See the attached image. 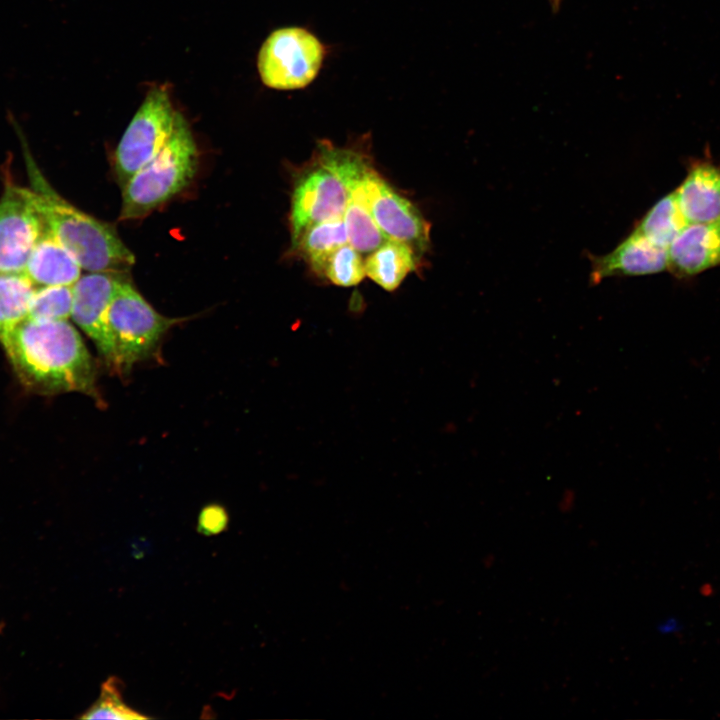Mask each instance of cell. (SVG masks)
Masks as SVG:
<instances>
[{
    "mask_svg": "<svg viewBox=\"0 0 720 720\" xmlns=\"http://www.w3.org/2000/svg\"><path fill=\"white\" fill-rule=\"evenodd\" d=\"M198 167V150L185 118L181 115L162 150L122 186L119 220L147 216L181 192Z\"/></svg>",
    "mask_w": 720,
    "mask_h": 720,
    "instance_id": "obj_3",
    "label": "cell"
},
{
    "mask_svg": "<svg viewBox=\"0 0 720 720\" xmlns=\"http://www.w3.org/2000/svg\"><path fill=\"white\" fill-rule=\"evenodd\" d=\"M34 289L25 274L0 273V340L28 318Z\"/></svg>",
    "mask_w": 720,
    "mask_h": 720,
    "instance_id": "obj_17",
    "label": "cell"
},
{
    "mask_svg": "<svg viewBox=\"0 0 720 720\" xmlns=\"http://www.w3.org/2000/svg\"><path fill=\"white\" fill-rule=\"evenodd\" d=\"M349 194L338 174L318 154L295 177L290 211L291 247L311 225L343 217Z\"/></svg>",
    "mask_w": 720,
    "mask_h": 720,
    "instance_id": "obj_7",
    "label": "cell"
},
{
    "mask_svg": "<svg viewBox=\"0 0 720 720\" xmlns=\"http://www.w3.org/2000/svg\"><path fill=\"white\" fill-rule=\"evenodd\" d=\"M674 194L686 223L720 219V167L696 163Z\"/></svg>",
    "mask_w": 720,
    "mask_h": 720,
    "instance_id": "obj_13",
    "label": "cell"
},
{
    "mask_svg": "<svg viewBox=\"0 0 720 720\" xmlns=\"http://www.w3.org/2000/svg\"><path fill=\"white\" fill-rule=\"evenodd\" d=\"M367 207L389 240L408 245L421 258L430 244V225L420 211L374 169L367 181Z\"/></svg>",
    "mask_w": 720,
    "mask_h": 720,
    "instance_id": "obj_9",
    "label": "cell"
},
{
    "mask_svg": "<svg viewBox=\"0 0 720 720\" xmlns=\"http://www.w3.org/2000/svg\"><path fill=\"white\" fill-rule=\"evenodd\" d=\"M228 519V514L222 506L209 504L199 514L197 530L204 536L217 535L226 529Z\"/></svg>",
    "mask_w": 720,
    "mask_h": 720,
    "instance_id": "obj_23",
    "label": "cell"
},
{
    "mask_svg": "<svg viewBox=\"0 0 720 720\" xmlns=\"http://www.w3.org/2000/svg\"><path fill=\"white\" fill-rule=\"evenodd\" d=\"M179 319L158 313L123 277L108 309V326L116 356V371L128 372L149 357L162 336Z\"/></svg>",
    "mask_w": 720,
    "mask_h": 720,
    "instance_id": "obj_4",
    "label": "cell"
},
{
    "mask_svg": "<svg viewBox=\"0 0 720 720\" xmlns=\"http://www.w3.org/2000/svg\"><path fill=\"white\" fill-rule=\"evenodd\" d=\"M553 11H557L560 7L562 0H549Z\"/></svg>",
    "mask_w": 720,
    "mask_h": 720,
    "instance_id": "obj_25",
    "label": "cell"
},
{
    "mask_svg": "<svg viewBox=\"0 0 720 720\" xmlns=\"http://www.w3.org/2000/svg\"><path fill=\"white\" fill-rule=\"evenodd\" d=\"M43 219L56 238L87 272L126 273L134 254L115 228L70 204L54 191L35 166L29 168Z\"/></svg>",
    "mask_w": 720,
    "mask_h": 720,
    "instance_id": "obj_2",
    "label": "cell"
},
{
    "mask_svg": "<svg viewBox=\"0 0 720 720\" xmlns=\"http://www.w3.org/2000/svg\"><path fill=\"white\" fill-rule=\"evenodd\" d=\"M668 269L691 276L720 266V219L686 223L669 245Z\"/></svg>",
    "mask_w": 720,
    "mask_h": 720,
    "instance_id": "obj_12",
    "label": "cell"
},
{
    "mask_svg": "<svg viewBox=\"0 0 720 720\" xmlns=\"http://www.w3.org/2000/svg\"><path fill=\"white\" fill-rule=\"evenodd\" d=\"M685 224L673 192L661 198L645 214L635 231L654 244L668 249Z\"/></svg>",
    "mask_w": 720,
    "mask_h": 720,
    "instance_id": "obj_18",
    "label": "cell"
},
{
    "mask_svg": "<svg viewBox=\"0 0 720 720\" xmlns=\"http://www.w3.org/2000/svg\"><path fill=\"white\" fill-rule=\"evenodd\" d=\"M81 719L142 720L149 719L126 704L121 681L111 676L101 685L98 699L80 716Z\"/></svg>",
    "mask_w": 720,
    "mask_h": 720,
    "instance_id": "obj_21",
    "label": "cell"
},
{
    "mask_svg": "<svg viewBox=\"0 0 720 720\" xmlns=\"http://www.w3.org/2000/svg\"><path fill=\"white\" fill-rule=\"evenodd\" d=\"M322 275L337 286L357 285L366 275L361 253L348 242L341 245L328 257Z\"/></svg>",
    "mask_w": 720,
    "mask_h": 720,
    "instance_id": "obj_22",
    "label": "cell"
},
{
    "mask_svg": "<svg viewBox=\"0 0 720 720\" xmlns=\"http://www.w3.org/2000/svg\"><path fill=\"white\" fill-rule=\"evenodd\" d=\"M343 217L322 221L308 227L291 248L322 275L328 257L341 245L347 243Z\"/></svg>",
    "mask_w": 720,
    "mask_h": 720,
    "instance_id": "obj_16",
    "label": "cell"
},
{
    "mask_svg": "<svg viewBox=\"0 0 720 720\" xmlns=\"http://www.w3.org/2000/svg\"><path fill=\"white\" fill-rule=\"evenodd\" d=\"M123 274L88 272L72 286L71 318L94 342L106 365L115 371L116 356L108 326V309Z\"/></svg>",
    "mask_w": 720,
    "mask_h": 720,
    "instance_id": "obj_10",
    "label": "cell"
},
{
    "mask_svg": "<svg viewBox=\"0 0 720 720\" xmlns=\"http://www.w3.org/2000/svg\"><path fill=\"white\" fill-rule=\"evenodd\" d=\"M45 225L35 191L8 183L0 198V273L24 274Z\"/></svg>",
    "mask_w": 720,
    "mask_h": 720,
    "instance_id": "obj_8",
    "label": "cell"
},
{
    "mask_svg": "<svg viewBox=\"0 0 720 720\" xmlns=\"http://www.w3.org/2000/svg\"><path fill=\"white\" fill-rule=\"evenodd\" d=\"M73 285L35 286L28 318L68 320L73 304Z\"/></svg>",
    "mask_w": 720,
    "mask_h": 720,
    "instance_id": "obj_20",
    "label": "cell"
},
{
    "mask_svg": "<svg viewBox=\"0 0 720 720\" xmlns=\"http://www.w3.org/2000/svg\"><path fill=\"white\" fill-rule=\"evenodd\" d=\"M180 117L166 89L149 91L115 151L114 167L121 187L162 150Z\"/></svg>",
    "mask_w": 720,
    "mask_h": 720,
    "instance_id": "obj_6",
    "label": "cell"
},
{
    "mask_svg": "<svg viewBox=\"0 0 720 720\" xmlns=\"http://www.w3.org/2000/svg\"><path fill=\"white\" fill-rule=\"evenodd\" d=\"M324 56V46L314 34L301 27H285L273 31L265 40L257 67L266 86L295 90L316 78Z\"/></svg>",
    "mask_w": 720,
    "mask_h": 720,
    "instance_id": "obj_5",
    "label": "cell"
},
{
    "mask_svg": "<svg viewBox=\"0 0 720 720\" xmlns=\"http://www.w3.org/2000/svg\"><path fill=\"white\" fill-rule=\"evenodd\" d=\"M0 343L27 390L41 395L80 392L97 397L94 361L67 320L26 318Z\"/></svg>",
    "mask_w": 720,
    "mask_h": 720,
    "instance_id": "obj_1",
    "label": "cell"
},
{
    "mask_svg": "<svg viewBox=\"0 0 720 720\" xmlns=\"http://www.w3.org/2000/svg\"><path fill=\"white\" fill-rule=\"evenodd\" d=\"M418 260L408 245L388 239L368 254L364 261L365 273L381 288L392 292L417 269Z\"/></svg>",
    "mask_w": 720,
    "mask_h": 720,
    "instance_id": "obj_15",
    "label": "cell"
},
{
    "mask_svg": "<svg viewBox=\"0 0 720 720\" xmlns=\"http://www.w3.org/2000/svg\"><path fill=\"white\" fill-rule=\"evenodd\" d=\"M591 282L615 275H647L668 269V251L635 230L613 251L592 257Z\"/></svg>",
    "mask_w": 720,
    "mask_h": 720,
    "instance_id": "obj_11",
    "label": "cell"
},
{
    "mask_svg": "<svg viewBox=\"0 0 720 720\" xmlns=\"http://www.w3.org/2000/svg\"><path fill=\"white\" fill-rule=\"evenodd\" d=\"M82 270L73 254L45 225L26 264L24 274L28 279L34 286L73 285Z\"/></svg>",
    "mask_w": 720,
    "mask_h": 720,
    "instance_id": "obj_14",
    "label": "cell"
},
{
    "mask_svg": "<svg viewBox=\"0 0 720 720\" xmlns=\"http://www.w3.org/2000/svg\"><path fill=\"white\" fill-rule=\"evenodd\" d=\"M574 503V494L570 490H567L561 499L560 507L562 510H570Z\"/></svg>",
    "mask_w": 720,
    "mask_h": 720,
    "instance_id": "obj_24",
    "label": "cell"
},
{
    "mask_svg": "<svg viewBox=\"0 0 720 720\" xmlns=\"http://www.w3.org/2000/svg\"><path fill=\"white\" fill-rule=\"evenodd\" d=\"M343 221L348 243L361 254H369L388 240L369 209L360 202L348 200Z\"/></svg>",
    "mask_w": 720,
    "mask_h": 720,
    "instance_id": "obj_19",
    "label": "cell"
}]
</instances>
